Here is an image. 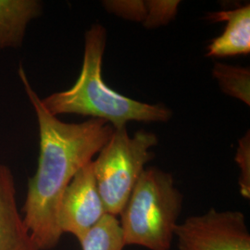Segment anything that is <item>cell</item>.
Masks as SVG:
<instances>
[{
  "label": "cell",
  "mask_w": 250,
  "mask_h": 250,
  "mask_svg": "<svg viewBox=\"0 0 250 250\" xmlns=\"http://www.w3.org/2000/svg\"><path fill=\"white\" fill-rule=\"evenodd\" d=\"M19 76L39 129L38 164L35 175L29 179L22 218L37 249L53 250L63 235L58 224V209L65 189L99 154L114 128L99 119L81 124L62 122L43 106L21 65Z\"/></svg>",
  "instance_id": "cell-1"
},
{
  "label": "cell",
  "mask_w": 250,
  "mask_h": 250,
  "mask_svg": "<svg viewBox=\"0 0 250 250\" xmlns=\"http://www.w3.org/2000/svg\"><path fill=\"white\" fill-rule=\"evenodd\" d=\"M107 44V30L94 24L84 35L83 62L78 80L70 89L53 93L41 99L54 116L76 114L107 122L114 129L126 127L131 121L167 123L171 110L127 98L110 89L102 78V60Z\"/></svg>",
  "instance_id": "cell-2"
},
{
  "label": "cell",
  "mask_w": 250,
  "mask_h": 250,
  "mask_svg": "<svg viewBox=\"0 0 250 250\" xmlns=\"http://www.w3.org/2000/svg\"><path fill=\"white\" fill-rule=\"evenodd\" d=\"M183 201L170 173L155 167L145 169L119 215L125 247L170 250Z\"/></svg>",
  "instance_id": "cell-3"
},
{
  "label": "cell",
  "mask_w": 250,
  "mask_h": 250,
  "mask_svg": "<svg viewBox=\"0 0 250 250\" xmlns=\"http://www.w3.org/2000/svg\"><path fill=\"white\" fill-rule=\"evenodd\" d=\"M158 143V136L144 129L133 136L127 133L126 127L114 129L97 160L93 161L98 189L107 214H121L146 164L154 157L152 147Z\"/></svg>",
  "instance_id": "cell-4"
},
{
  "label": "cell",
  "mask_w": 250,
  "mask_h": 250,
  "mask_svg": "<svg viewBox=\"0 0 250 250\" xmlns=\"http://www.w3.org/2000/svg\"><path fill=\"white\" fill-rule=\"evenodd\" d=\"M178 250H250V232L245 215L238 210L208 209L178 224Z\"/></svg>",
  "instance_id": "cell-5"
},
{
  "label": "cell",
  "mask_w": 250,
  "mask_h": 250,
  "mask_svg": "<svg viewBox=\"0 0 250 250\" xmlns=\"http://www.w3.org/2000/svg\"><path fill=\"white\" fill-rule=\"evenodd\" d=\"M106 214L92 161L65 189L58 209V224L62 234L70 233L80 242Z\"/></svg>",
  "instance_id": "cell-6"
},
{
  "label": "cell",
  "mask_w": 250,
  "mask_h": 250,
  "mask_svg": "<svg viewBox=\"0 0 250 250\" xmlns=\"http://www.w3.org/2000/svg\"><path fill=\"white\" fill-rule=\"evenodd\" d=\"M0 250H39L19 210L13 174L3 164H0Z\"/></svg>",
  "instance_id": "cell-7"
},
{
  "label": "cell",
  "mask_w": 250,
  "mask_h": 250,
  "mask_svg": "<svg viewBox=\"0 0 250 250\" xmlns=\"http://www.w3.org/2000/svg\"><path fill=\"white\" fill-rule=\"evenodd\" d=\"M207 19L210 21H226L223 34L208 45L207 57L224 58L250 54V4L237 9L208 13Z\"/></svg>",
  "instance_id": "cell-8"
},
{
  "label": "cell",
  "mask_w": 250,
  "mask_h": 250,
  "mask_svg": "<svg viewBox=\"0 0 250 250\" xmlns=\"http://www.w3.org/2000/svg\"><path fill=\"white\" fill-rule=\"evenodd\" d=\"M41 12L37 0H0V50L22 45L28 24Z\"/></svg>",
  "instance_id": "cell-9"
},
{
  "label": "cell",
  "mask_w": 250,
  "mask_h": 250,
  "mask_svg": "<svg viewBox=\"0 0 250 250\" xmlns=\"http://www.w3.org/2000/svg\"><path fill=\"white\" fill-rule=\"evenodd\" d=\"M79 243L82 250H124L125 243L118 217L105 215Z\"/></svg>",
  "instance_id": "cell-10"
},
{
  "label": "cell",
  "mask_w": 250,
  "mask_h": 250,
  "mask_svg": "<svg viewBox=\"0 0 250 250\" xmlns=\"http://www.w3.org/2000/svg\"><path fill=\"white\" fill-rule=\"evenodd\" d=\"M212 74L224 94L250 105V69L215 63Z\"/></svg>",
  "instance_id": "cell-11"
},
{
  "label": "cell",
  "mask_w": 250,
  "mask_h": 250,
  "mask_svg": "<svg viewBox=\"0 0 250 250\" xmlns=\"http://www.w3.org/2000/svg\"><path fill=\"white\" fill-rule=\"evenodd\" d=\"M102 3L107 12L125 20L144 24L148 17V0H106Z\"/></svg>",
  "instance_id": "cell-12"
},
{
  "label": "cell",
  "mask_w": 250,
  "mask_h": 250,
  "mask_svg": "<svg viewBox=\"0 0 250 250\" xmlns=\"http://www.w3.org/2000/svg\"><path fill=\"white\" fill-rule=\"evenodd\" d=\"M149 13L143 26L147 29L167 25L177 14L179 0H148Z\"/></svg>",
  "instance_id": "cell-13"
},
{
  "label": "cell",
  "mask_w": 250,
  "mask_h": 250,
  "mask_svg": "<svg viewBox=\"0 0 250 250\" xmlns=\"http://www.w3.org/2000/svg\"><path fill=\"white\" fill-rule=\"evenodd\" d=\"M235 161L240 170L238 186L242 197H250V131L239 140Z\"/></svg>",
  "instance_id": "cell-14"
}]
</instances>
